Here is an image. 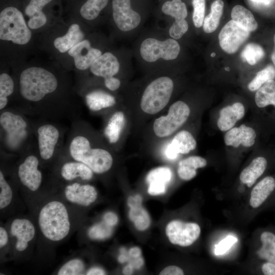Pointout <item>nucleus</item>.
<instances>
[{
	"mask_svg": "<svg viewBox=\"0 0 275 275\" xmlns=\"http://www.w3.org/2000/svg\"><path fill=\"white\" fill-rule=\"evenodd\" d=\"M275 188V180L271 176H267L252 189L251 193L250 204L253 208L260 206Z\"/></svg>",
	"mask_w": 275,
	"mask_h": 275,
	"instance_id": "nucleus-28",
	"label": "nucleus"
},
{
	"mask_svg": "<svg viewBox=\"0 0 275 275\" xmlns=\"http://www.w3.org/2000/svg\"><path fill=\"white\" fill-rule=\"evenodd\" d=\"M275 78V67L269 65L259 71L248 84V88L251 91L258 90L264 84Z\"/></svg>",
	"mask_w": 275,
	"mask_h": 275,
	"instance_id": "nucleus-38",
	"label": "nucleus"
},
{
	"mask_svg": "<svg viewBox=\"0 0 275 275\" xmlns=\"http://www.w3.org/2000/svg\"><path fill=\"white\" fill-rule=\"evenodd\" d=\"M265 56L263 48L259 45L250 43L248 44L241 53V58L243 61L251 65L256 64Z\"/></svg>",
	"mask_w": 275,
	"mask_h": 275,
	"instance_id": "nucleus-37",
	"label": "nucleus"
},
{
	"mask_svg": "<svg viewBox=\"0 0 275 275\" xmlns=\"http://www.w3.org/2000/svg\"><path fill=\"white\" fill-rule=\"evenodd\" d=\"M166 232L172 243L187 246L198 238L201 229L196 223L173 221L167 226Z\"/></svg>",
	"mask_w": 275,
	"mask_h": 275,
	"instance_id": "nucleus-18",
	"label": "nucleus"
},
{
	"mask_svg": "<svg viewBox=\"0 0 275 275\" xmlns=\"http://www.w3.org/2000/svg\"><path fill=\"white\" fill-rule=\"evenodd\" d=\"M250 32L231 20L222 29L218 35L219 45L226 52L232 54L248 39Z\"/></svg>",
	"mask_w": 275,
	"mask_h": 275,
	"instance_id": "nucleus-19",
	"label": "nucleus"
},
{
	"mask_svg": "<svg viewBox=\"0 0 275 275\" xmlns=\"http://www.w3.org/2000/svg\"><path fill=\"white\" fill-rule=\"evenodd\" d=\"M85 268V264L81 259L74 258L63 265L58 270L57 274L59 275L81 274Z\"/></svg>",
	"mask_w": 275,
	"mask_h": 275,
	"instance_id": "nucleus-40",
	"label": "nucleus"
},
{
	"mask_svg": "<svg viewBox=\"0 0 275 275\" xmlns=\"http://www.w3.org/2000/svg\"><path fill=\"white\" fill-rule=\"evenodd\" d=\"M188 24L185 19L176 20L169 29V35L175 40H178L187 32Z\"/></svg>",
	"mask_w": 275,
	"mask_h": 275,
	"instance_id": "nucleus-43",
	"label": "nucleus"
},
{
	"mask_svg": "<svg viewBox=\"0 0 275 275\" xmlns=\"http://www.w3.org/2000/svg\"><path fill=\"white\" fill-rule=\"evenodd\" d=\"M101 135L111 148L115 147L120 141L126 123L123 112L113 110L106 115Z\"/></svg>",
	"mask_w": 275,
	"mask_h": 275,
	"instance_id": "nucleus-20",
	"label": "nucleus"
},
{
	"mask_svg": "<svg viewBox=\"0 0 275 275\" xmlns=\"http://www.w3.org/2000/svg\"><path fill=\"white\" fill-rule=\"evenodd\" d=\"M237 241L236 237L229 235L215 245L214 253L216 255L225 254Z\"/></svg>",
	"mask_w": 275,
	"mask_h": 275,
	"instance_id": "nucleus-44",
	"label": "nucleus"
},
{
	"mask_svg": "<svg viewBox=\"0 0 275 275\" xmlns=\"http://www.w3.org/2000/svg\"><path fill=\"white\" fill-rule=\"evenodd\" d=\"M51 168L54 176L58 179L70 183L89 181L93 178L94 173L88 166L73 159L63 150Z\"/></svg>",
	"mask_w": 275,
	"mask_h": 275,
	"instance_id": "nucleus-16",
	"label": "nucleus"
},
{
	"mask_svg": "<svg viewBox=\"0 0 275 275\" xmlns=\"http://www.w3.org/2000/svg\"><path fill=\"white\" fill-rule=\"evenodd\" d=\"M10 231L12 236L15 238V248L19 252L27 249L36 234L34 224L24 218L14 219L11 224Z\"/></svg>",
	"mask_w": 275,
	"mask_h": 275,
	"instance_id": "nucleus-22",
	"label": "nucleus"
},
{
	"mask_svg": "<svg viewBox=\"0 0 275 275\" xmlns=\"http://www.w3.org/2000/svg\"><path fill=\"white\" fill-rule=\"evenodd\" d=\"M224 6L222 0H216L213 2L210 13L204 18L203 27L205 33H211L217 29L223 13Z\"/></svg>",
	"mask_w": 275,
	"mask_h": 275,
	"instance_id": "nucleus-33",
	"label": "nucleus"
},
{
	"mask_svg": "<svg viewBox=\"0 0 275 275\" xmlns=\"http://www.w3.org/2000/svg\"><path fill=\"white\" fill-rule=\"evenodd\" d=\"M225 70H227V71H229V68L228 67V68H225Z\"/></svg>",
	"mask_w": 275,
	"mask_h": 275,
	"instance_id": "nucleus-57",
	"label": "nucleus"
},
{
	"mask_svg": "<svg viewBox=\"0 0 275 275\" xmlns=\"http://www.w3.org/2000/svg\"><path fill=\"white\" fill-rule=\"evenodd\" d=\"M250 1L258 7H268L275 2V0H250Z\"/></svg>",
	"mask_w": 275,
	"mask_h": 275,
	"instance_id": "nucleus-50",
	"label": "nucleus"
},
{
	"mask_svg": "<svg viewBox=\"0 0 275 275\" xmlns=\"http://www.w3.org/2000/svg\"><path fill=\"white\" fill-rule=\"evenodd\" d=\"M166 15L174 18V21L185 19L187 10L185 4L181 0H171L165 2L161 8Z\"/></svg>",
	"mask_w": 275,
	"mask_h": 275,
	"instance_id": "nucleus-35",
	"label": "nucleus"
},
{
	"mask_svg": "<svg viewBox=\"0 0 275 275\" xmlns=\"http://www.w3.org/2000/svg\"><path fill=\"white\" fill-rule=\"evenodd\" d=\"M128 255L133 258H136L141 256L142 252L138 247L131 248L128 252Z\"/></svg>",
	"mask_w": 275,
	"mask_h": 275,
	"instance_id": "nucleus-53",
	"label": "nucleus"
},
{
	"mask_svg": "<svg viewBox=\"0 0 275 275\" xmlns=\"http://www.w3.org/2000/svg\"><path fill=\"white\" fill-rule=\"evenodd\" d=\"M109 47L107 38L92 31L67 52L62 66L74 71L75 78L87 76L91 65Z\"/></svg>",
	"mask_w": 275,
	"mask_h": 275,
	"instance_id": "nucleus-7",
	"label": "nucleus"
},
{
	"mask_svg": "<svg viewBox=\"0 0 275 275\" xmlns=\"http://www.w3.org/2000/svg\"><path fill=\"white\" fill-rule=\"evenodd\" d=\"M134 268L131 265L128 264L124 268L123 270V273L124 274H131L133 273Z\"/></svg>",
	"mask_w": 275,
	"mask_h": 275,
	"instance_id": "nucleus-54",
	"label": "nucleus"
},
{
	"mask_svg": "<svg viewBox=\"0 0 275 275\" xmlns=\"http://www.w3.org/2000/svg\"><path fill=\"white\" fill-rule=\"evenodd\" d=\"M94 31L79 21L63 17L48 30L38 36V51L61 65L67 52Z\"/></svg>",
	"mask_w": 275,
	"mask_h": 275,
	"instance_id": "nucleus-4",
	"label": "nucleus"
},
{
	"mask_svg": "<svg viewBox=\"0 0 275 275\" xmlns=\"http://www.w3.org/2000/svg\"><path fill=\"white\" fill-rule=\"evenodd\" d=\"M129 217L134 222L136 228L140 231L147 229L150 224V218L148 212L142 204L129 207Z\"/></svg>",
	"mask_w": 275,
	"mask_h": 275,
	"instance_id": "nucleus-36",
	"label": "nucleus"
},
{
	"mask_svg": "<svg viewBox=\"0 0 275 275\" xmlns=\"http://www.w3.org/2000/svg\"><path fill=\"white\" fill-rule=\"evenodd\" d=\"M38 225L46 239L54 242L63 240L69 234L71 225L66 206L58 200L46 203L40 210Z\"/></svg>",
	"mask_w": 275,
	"mask_h": 275,
	"instance_id": "nucleus-10",
	"label": "nucleus"
},
{
	"mask_svg": "<svg viewBox=\"0 0 275 275\" xmlns=\"http://www.w3.org/2000/svg\"><path fill=\"white\" fill-rule=\"evenodd\" d=\"M37 36L28 25L20 0H0L1 64L14 68L38 49Z\"/></svg>",
	"mask_w": 275,
	"mask_h": 275,
	"instance_id": "nucleus-2",
	"label": "nucleus"
},
{
	"mask_svg": "<svg viewBox=\"0 0 275 275\" xmlns=\"http://www.w3.org/2000/svg\"><path fill=\"white\" fill-rule=\"evenodd\" d=\"M172 176L171 170L168 167H159L151 171L146 177L148 193L153 196L164 194Z\"/></svg>",
	"mask_w": 275,
	"mask_h": 275,
	"instance_id": "nucleus-26",
	"label": "nucleus"
},
{
	"mask_svg": "<svg viewBox=\"0 0 275 275\" xmlns=\"http://www.w3.org/2000/svg\"><path fill=\"white\" fill-rule=\"evenodd\" d=\"M193 21L195 27L199 28L203 24L205 11V0H193Z\"/></svg>",
	"mask_w": 275,
	"mask_h": 275,
	"instance_id": "nucleus-42",
	"label": "nucleus"
},
{
	"mask_svg": "<svg viewBox=\"0 0 275 275\" xmlns=\"http://www.w3.org/2000/svg\"><path fill=\"white\" fill-rule=\"evenodd\" d=\"M113 233V227L103 221L92 226L88 230L89 237L94 240H103L109 237Z\"/></svg>",
	"mask_w": 275,
	"mask_h": 275,
	"instance_id": "nucleus-41",
	"label": "nucleus"
},
{
	"mask_svg": "<svg viewBox=\"0 0 275 275\" xmlns=\"http://www.w3.org/2000/svg\"><path fill=\"white\" fill-rule=\"evenodd\" d=\"M65 197L69 202L82 206H88L97 199L95 188L89 184L80 181L71 182L66 185L64 190Z\"/></svg>",
	"mask_w": 275,
	"mask_h": 275,
	"instance_id": "nucleus-21",
	"label": "nucleus"
},
{
	"mask_svg": "<svg viewBox=\"0 0 275 275\" xmlns=\"http://www.w3.org/2000/svg\"><path fill=\"white\" fill-rule=\"evenodd\" d=\"M121 59L116 51L109 48L91 65L88 74L102 81L112 77L119 78L123 64Z\"/></svg>",
	"mask_w": 275,
	"mask_h": 275,
	"instance_id": "nucleus-17",
	"label": "nucleus"
},
{
	"mask_svg": "<svg viewBox=\"0 0 275 275\" xmlns=\"http://www.w3.org/2000/svg\"><path fill=\"white\" fill-rule=\"evenodd\" d=\"M190 112L186 103L181 100L175 102L169 107L166 115L154 120L153 124L154 134L160 138L171 135L185 123Z\"/></svg>",
	"mask_w": 275,
	"mask_h": 275,
	"instance_id": "nucleus-15",
	"label": "nucleus"
},
{
	"mask_svg": "<svg viewBox=\"0 0 275 275\" xmlns=\"http://www.w3.org/2000/svg\"><path fill=\"white\" fill-rule=\"evenodd\" d=\"M174 88L173 79L167 75L153 79L145 87L140 99L142 111L148 115L159 113L169 103Z\"/></svg>",
	"mask_w": 275,
	"mask_h": 275,
	"instance_id": "nucleus-11",
	"label": "nucleus"
},
{
	"mask_svg": "<svg viewBox=\"0 0 275 275\" xmlns=\"http://www.w3.org/2000/svg\"><path fill=\"white\" fill-rule=\"evenodd\" d=\"M16 90V81L12 69L7 65L1 64L0 111L10 106Z\"/></svg>",
	"mask_w": 275,
	"mask_h": 275,
	"instance_id": "nucleus-24",
	"label": "nucleus"
},
{
	"mask_svg": "<svg viewBox=\"0 0 275 275\" xmlns=\"http://www.w3.org/2000/svg\"><path fill=\"white\" fill-rule=\"evenodd\" d=\"M257 106L262 108L269 105L275 106V81L269 80L264 84L255 94Z\"/></svg>",
	"mask_w": 275,
	"mask_h": 275,
	"instance_id": "nucleus-32",
	"label": "nucleus"
},
{
	"mask_svg": "<svg viewBox=\"0 0 275 275\" xmlns=\"http://www.w3.org/2000/svg\"><path fill=\"white\" fill-rule=\"evenodd\" d=\"M63 151L73 159L88 166L95 174L108 172L114 164L113 150L86 121H71Z\"/></svg>",
	"mask_w": 275,
	"mask_h": 275,
	"instance_id": "nucleus-3",
	"label": "nucleus"
},
{
	"mask_svg": "<svg viewBox=\"0 0 275 275\" xmlns=\"http://www.w3.org/2000/svg\"><path fill=\"white\" fill-rule=\"evenodd\" d=\"M9 241V235L6 230L3 227H0V248H4Z\"/></svg>",
	"mask_w": 275,
	"mask_h": 275,
	"instance_id": "nucleus-49",
	"label": "nucleus"
},
{
	"mask_svg": "<svg viewBox=\"0 0 275 275\" xmlns=\"http://www.w3.org/2000/svg\"><path fill=\"white\" fill-rule=\"evenodd\" d=\"M128 262L131 265L134 269H140L144 264L143 257L141 256L136 258H133L128 255Z\"/></svg>",
	"mask_w": 275,
	"mask_h": 275,
	"instance_id": "nucleus-47",
	"label": "nucleus"
},
{
	"mask_svg": "<svg viewBox=\"0 0 275 275\" xmlns=\"http://www.w3.org/2000/svg\"><path fill=\"white\" fill-rule=\"evenodd\" d=\"M13 198V190L11 185L6 179L3 169L0 170V209H3L11 203Z\"/></svg>",
	"mask_w": 275,
	"mask_h": 275,
	"instance_id": "nucleus-39",
	"label": "nucleus"
},
{
	"mask_svg": "<svg viewBox=\"0 0 275 275\" xmlns=\"http://www.w3.org/2000/svg\"><path fill=\"white\" fill-rule=\"evenodd\" d=\"M215 56V53L214 52H212V53L211 54V57H214Z\"/></svg>",
	"mask_w": 275,
	"mask_h": 275,
	"instance_id": "nucleus-56",
	"label": "nucleus"
},
{
	"mask_svg": "<svg viewBox=\"0 0 275 275\" xmlns=\"http://www.w3.org/2000/svg\"><path fill=\"white\" fill-rule=\"evenodd\" d=\"M207 161L199 156H191L179 161L177 172L179 177L184 180H189L197 174L196 170L205 167Z\"/></svg>",
	"mask_w": 275,
	"mask_h": 275,
	"instance_id": "nucleus-30",
	"label": "nucleus"
},
{
	"mask_svg": "<svg viewBox=\"0 0 275 275\" xmlns=\"http://www.w3.org/2000/svg\"><path fill=\"white\" fill-rule=\"evenodd\" d=\"M180 50L178 42L171 37L162 39L148 35L140 41L136 53L143 64L157 67L167 66V63L176 60Z\"/></svg>",
	"mask_w": 275,
	"mask_h": 275,
	"instance_id": "nucleus-9",
	"label": "nucleus"
},
{
	"mask_svg": "<svg viewBox=\"0 0 275 275\" xmlns=\"http://www.w3.org/2000/svg\"><path fill=\"white\" fill-rule=\"evenodd\" d=\"M256 137V132L252 128L242 124L229 129L224 136V141L226 145L235 148L240 145L250 147L254 144Z\"/></svg>",
	"mask_w": 275,
	"mask_h": 275,
	"instance_id": "nucleus-25",
	"label": "nucleus"
},
{
	"mask_svg": "<svg viewBox=\"0 0 275 275\" xmlns=\"http://www.w3.org/2000/svg\"><path fill=\"white\" fill-rule=\"evenodd\" d=\"M183 274L182 269L175 265L167 266L159 273L160 275H182Z\"/></svg>",
	"mask_w": 275,
	"mask_h": 275,
	"instance_id": "nucleus-45",
	"label": "nucleus"
},
{
	"mask_svg": "<svg viewBox=\"0 0 275 275\" xmlns=\"http://www.w3.org/2000/svg\"><path fill=\"white\" fill-rule=\"evenodd\" d=\"M120 254L118 257V261L120 263H123L128 261V254L124 248H121L120 249Z\"/></svg>",
	"mask_w": 275,
	"mask_h": 275,
	"instance_id": "nucleus-52",
	"label": "nucleus"
},
{
	"mask_svg": "<svg viewBox=\"0 0 275 275\" xmlns=\"http://www.w3.org/2000/svg\"><path fill=\"white\" fill-rule=\"evenodd\" d=\"M105 274V271L98 267H92L88 270L86 273L87 275H103Z\"/></svg>",
	"mask_w": 275,
	"mask_h": 275,
	"instance_id": "nucleus-51",
	"label": "nucleus"
},
{
	"mask_svg": "<svg viewBox=\"0 0 275 275\" xmlns=\"http://www.w3.org/2000/svg\"><path fill=\"white\" fill-rule=\"evenodd\" d=\"M232 20L250 32L254 31L258 24L252 12L241 5L235 6L231 11Z\"/></svg>",
	"mask_w": 275,
	"mask_h": 275,
	"instance_id": "nucleus-31",
	"label": "nucleus"
},
{
	"mask_svg": "<svg viewBox=\"0 0 275 275\" xmlns=\"http://www.w3.org/2000/svg\"><path fill=\"white\" fill-rule=\"evenodd\" d=\"M1 155L12 158L35 144L32 118L12 107L0 111Z\"/></svg>",
	"mask_w": 275,
	"mask_h": 275,
	"instance_id": "nucleus-5",
	"label": "nucleus"
},
{
	"mask_svg": "<svg viewBox=\"0 0 275 275\" xmlns=\"http://www.w3.org/2000/svg\"><path fill=\"white\" fill-rule=\"evenodd\" d=\"M197 142L191 133L187 130H181L177 133L168 145L165 155L169 159L177 158L179 154H187L194 150Z\"/></svg>",
	"mask_w": 275,
	"mask_h": 275,
	"instance_id": "nucleus-23",
	"label": "nucleus"
},
{
	"mask_svg": "<svg viewBox=\"0 0 275 275\" xmlns=\"http://www.w3.org/2000/svg\"><path fill=\"white\" fill-rule=\"evenodd\" d=\"M267 164V160L263 157L254 158L250 165L241 172L240 175L241 181L248 187H251L264 172Z\"/></svg>",
	"mask_w": 275,
	"mask_h": 275,
	"instance_id": "nucleus-29",
	"label": "nucleus"
},
{
	"mask_svg": "<svg viewBox=\"0 0 275 275\" xmlns=\"http://www.w3.org/2000/svg\"><path fill=\"white\" fill-rule=\"evenodd\" d=\"M262 270L265 275H275V264L269 262L265 263L263 265Z\"/></svg>",
	"mask_w": 275,
	"mask_h": 275,
	"instance_id": "nucleus-48",
	"label": "nucleus"
},
{
	"mask_svg": "<svg viewBox=\"0 0 275 275\" xmlns=\"http://www.w3.org/2000/svg\"><path fill=\"white\" fill-rule=\"evenodd\" d=\"M244 114V107L240 102H235L232 105L225 106L219 112L217 127L221 131L228 130L233 128L237 121L243 117Z\"/></svg>",
	"mask_w": 275,
	"mask_h": 275,
	"instance_id": "nucleus-27",
	"label": "nucleus"
},
{
	"mask_svg": "<svg viewBox=\"0 0 275 275\" xmlns=\"http://www.w3.org/2000/svg\"><path fill=\"white\" fill-rule=\"evenodd\" d=\"M103 221L108 225L113 227L117 224L118 218L115 213L107 212L103 215Z\"/></svg>",
	"mask_w": 275,
	"mask_h": 275,
	"instance_id": "nucleus-46",
	"label": "nucleus"
},
{
	"mask_svg": "<svg viewBox=\"0 0 275 275\" xmlns=\"http://www.w3.org/2000/svg\"><path fill=\"white\" fill-rule=\"evenodd\" d=\"M28 25L37 36L63 17V0H20Z\"/></svg>",
	"mask_w": 275,
	"mask_h": 275,
	"instance_id": "nucleus-8",
	"label": "nucleus"
},
{
	"mask_svg": "<svg viewBox=\"0 0 275 275\" xmlns=\"http://www.w3.org/2000/svg\"><path fill=\"white\" fill-rule=\"evenodd\" d=\"M66 16L75 19L92 30L105 22L102 16L110 0H64Z\"/></svg>",
	"mask_w": 275,
	"mask_h": 275,
	"instance_id": "nucleus-12",
	"label": "nucleus"
},
{
	"mask_svg": "<svg viewBox=\"0 0 275 275\" xmlns=\"http://www.w3.org/2000/svg\"><path fill=\"white\" fill-rule=\"evenodd\" d=\"M260 238L262 246L258 251V255L261 258L275 264V235L269 232H264Z\"/></svg>",
	"mask_w": 275,
	"mask_h": 275,
	"instance_id": "nucleus-34",
	"label": "nucleus"
},
{
	"mask_svg": "<svg viewBox=\"0 0 275 275\" xmlns=\"http://www.w3.org/2000/svg\"><path fill=\"white\" fill-rule=\"evenodd\" d=\"M17 157L18 159L14 170L17 181L28 190L37 191L42 184L43 174L40 169L43 166L35 143Z\"/></svg>",
	"mask_w": 275,
	"mask_h": 275,
	"instance_id": "nucleus-13",
	"label": "nucleus"
},
{
	"mask_svg": "<svg viewBox=\"0 0 275 275\" xmlns=\"http://www.w3.org/2000/svg\"><path fill=\"white\" fill-rule=\"evenodd\" d=\"M32 120L35 146L41 163L43 166L52 167L63 151L68 128L58 121L41 118Z\"/></svg>",
	"mask_w": 275,
	"mask_h": 275,
	"instance_id": "nucleus-6",
	"label": "nucleus"
},
{
	"mask_svg": "<svg viewBox=\"0 0 275 275\" xmlns=\"http://www.w3.org/2000/svg\"><path fill=\"white\" fill-rule=\"evenodd\" d=\"M274 47L271 56V59L273 63V66L275 67V34L273 36Z\"/></svg>",
	"mask_w": 275,
	"mask_h": 275,
	"instance_id": "nucleus-55",
	"label": "nucleus"
},
{
	"mask_svg": "<svg viewBox=\"0 0 275 275\" xmlns=\"http://www.w3.org/2000/svg\"><path fill=\"white\" fill-rule=\"evenodd\" d=\"M11 69L16 90L10 107L32 118L71 121L79 118L74 82L70 72L60 64L49 58H34Z\"/></svg>",
	"mask_w": 275,
	"mask_h": 275,
	"instance_id": "nucleus-1",
	"label": "nucleus"
},
{
	"mask_svg": "<svg viewBox=\"0 0 275 275\" xmlns=\"http://www.w3.org/2000/svg\"><path fill=\"white\" fill-rule=\"evenodd\" d=\"M111 8L109 22L115 33L130 35L141 29L142 16L132 8L131 0H112Z\"/></svg>",
	"mask_w": 275,
	"mask_h": 275,
	"instance_id": "nucleus-14",
	"label": "nucleus"
}]
</instances>
